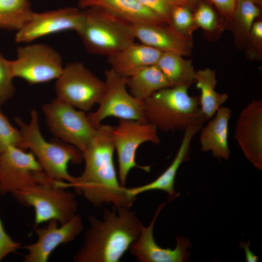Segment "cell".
<instances>
[{
    "mask_svg": "<svg viewBox=\"0 0 262 262\" xmlns=\"http://www.w3.org/2000/svg\"><path fill=\"white\" fill-rule=\"evenodd\" d=\"M168 26L178 33L189 37H192L193 33L197 29L192 10L178 3L172 9Z\"/></svg>",
    "mask_w": 262,
    "mask_h": 262,
    "instance_id": "obj_28",
    "label": "cell"
},
{
    "mask_svg": "<svg viewBox=\"0 0 262 262\" xmlns=\"http://www.w3.org/2000/svg\"><path fill=\"white\" fill-rule=\"evenodd\" d=\"M84 9L77 33L89 52L108 57L134 42L129 22L98 9Z\"/></svg>",
    "mask_w": 262,
    "mask_h": 262,
    "instance_id": "obj_5",
    "label": "cell"
},
{
    "mask_svg": "<svg viewBox=\"0 0 262 262\" xmlns=\"http://www.w3.org/2000/svg\"><path fill=\"white\" fill-rule=\"evenodd\" d=\"M113 127L100 124L86 148L82 152L85 167L74 182L63 183L66 189L74 188L93 206L104 204L131 208L136 198L121 186L114 162Z\"/></svg>",
    "mask_w": 262,
    "mask_h": 262,
    "instance_id": "obj_1",
    "label": "cell"
},
{
    "mask_svg": "<svg viewBox=\"0 0 262 262\" xmlns=\"http://www.w3.org/2000/svg\"><path fill=\"white\" fill-rule=\"evenodd\" d=\"M253 1H254L258 5H261L262 0H252Z\"/></svg>",
    "mask_w": 262,
    "mask_h": 262,
    "instance_id": "obj_37",
    "label": "cell"
},
{
    "mask_svg": "<svg viewBox=\"0 0 262 262\" xmlns=\"http://www.w3.org/2000/svg\"><path fill=\"white\" fill-rule=\"evenodd\" d=\"M224 16L225 27L230 26L237 0H209Z\"/></svg>",
    "mask_w": 262,
    "mask_h": 262,
    "instance_id": "obj_34",
    "label": "cell"
},
{
    "mask_svg": "<svg viewBox=\"0 0 262 262\" xmlns=\"http://www.w3.org/2000/svg\"><path fill=\"white\" fill-rule=\"evenodd\" d=\"M78 5L82 9H98L129 22L166 24L137 0H79Z\"/></svg>",
    "mask_w": 262,
    "mask_h": 262,
    "instance_id": "obj_20",
    "label": "cell"
},
{
    "mask_svg": "<svg viewBox=\"0 0 262 262\" xmlns=\"http://www.w3.org/2000/svg\"><path fill=\"white\" fill-rule=\"evenodd\" d=\"M250 243L249 242L240 243V247L245 251L246 259L248 262H258V257L254 255L249 249Z\"/></svg>",
    "mask_w": 262,
    "mask_h": 262,
    "instance_id": "obj_35",
    "label": "cell"
},
{
    "mask_svg": "<svg viewBox=\"0 0 262 262\" xmlns=\"http://www.w3.org/2000/svg\"><path fill=\"white\" fill-rule=\"evenodd\" d=\"M89 226L74 255V262H118L138 239L143 224L130 208L105 209L101 219L88 216Z\"/></svg>",
    "mask_w": 262,
    "mask_h": 262,
    "instance_id": "obj_2",
    "label": "cell"
},
{
    "mask_svg": "<svg viewBox=\"0 0 262 262\" xmlns=\"http://www.w3.org/2000/svg\"><path fill=\"white\" fill-rule=\"evenodd\" d=\"M55 182L36 184L12 194L18 203L33 209L34 227L51 220L62 224L77 213L78 204L75 195L56 186Z\"/></svg>",
    "mask_w": 262,
    "mask_h": 262,
    "instance_id": "obj_6",
    "label": "cell"
},
{
    "mask_svg": "<svg viewBox=\"0 0 262 262\" xmlns=\"http://www.w3.org/2000/svg\"><path fill=\"white\" fill-rule=\"evenodd\" d=\"M55 181L45 174L32 152L10 146L0 153V196Z\"/></svg>",
    "mask_w": 262,
    "mask_h": 262,
    "instance_id": "obj_12",
    "label": "cell"
},
{
    "mask_svg": "<svg viewBox=\"0 0 262 262\" xmlns=\"http://www.w3.org/2000/svg\"><path fill=\"white\" fill-rule=\"evenodd\" d=\"M37 240L23 247L26 251L24 262H47L51 254L60 245L72 242L83 230L82 216L77 213L67 222L60 224L56 220L48 222L44 227L34 228Z\"/></svg>",
    "mask_w": 262,
    "mask_h": 262,
    "instance_id": "obj_13",
    "label": "cell"
},
{
    "mask_svg": "<svg viewBox=\"0 0 262 262\" xmlns=\"http://www.w3.org/2000/svg\"><path fill=\"white\" fill-rule=\"evenodd\" d=\"M231 115L230 109L221 106L214 117L202 129L200 134L202 151H210L214 157L219 159H229V122Z\"/></svg>",
    "mask_w": 262,
    "mask_h": 262,
    "instance_id": "obj_21",
    "label": "cell"
},
{
    "mask_svg": "<svg viewBox=\"0 0 262 262\" xmlns=\"http://www.w3.org/2000/svg\"><path fill=\"white\" fill-rule=\"evenodd\" d=\"M164 75L170 87L190 86L195 82V71L192 61L180 54L163 52L156 64Z\"/></svg>",
    "mask_w": 262,
    "mask_h": 262,
    "instance_id": "obj_22",
    "label": "cell"
},
{
    "mask_svg": "<svg viewBox=\"0 0 262 262\" xmlns=\"http://www.w3.org/2000/svg\"><path fill=\"white\" fill-rule=\"evenodd\" d=\"M131 31L142 44L162 52L189 55L193 48L192 37L183 35L166 24L130 22Z\"/></svg>",
    "mask_w": 262,
    "mask_h": 262,
    "instance_id": "obj_17",
    "label": "cell"
},
{
    "mask_svg": "<svg viewBox=\"0 0 262 262\" xmlns=\"http://www.w3.org/2000/svg\"><path fill=\"white\" fill-rule=\"evenodd\" d=\"M13 79L10 60L6 59L0 53V105L5 103L14 95Z\"/></svg>",
    "mask_w": 262,
    "mask_h": 262,
    "instance_id": "obj_30",
    "label": "cell"
},
{
    "mask_svg": "<svg viewBox=\"0 0 262 262\" xmlns=\"http://www.w3.org/2000/svg\"><path fill=\"white\" fill-rule=\"evenodd\" d=\"M161 17L169 25L172 9L177 3L173 0H137Z\"/></svg>",
    "mask_w": 262,
    "mask_h": 262,
    "instance_id": "obj_32",
    "label": "cell"
},
{
    "mask_svg": "<svg viewBox=\"0 0 262 262\" xmlns=\"http://www.w3.org/2000/svg\"><path fill=\"white\" fill-rule=\"evenodd\" d=\"M194 21L197 28H201L210 38L217 37L226 28L222 21L208 4L200 3L193 13Z\"/></svg>",
    "mask_w": 262,
    "mask_h": 262,
    "instance_id": "obj_27",
    "label": "cell"
},
{
    "mask_svg": "<svg viewBox=\"0 0 262 262\" xmlns=\"http://www.w3.org/2000/svg\"><path fill=\"white\" fill-rule=\"evenodd\" d=\"M189 87H166L144 100L147 122L165 132L184 131L191 126L202 125L207 119L201 110L199 96L189 95Z\"/></svg>",
    "mask_w": 262,
    "mask_h": 262,
    "instance_id": "obj_3",
    "label": "cell"
},
{
    "mask_svg": "<svg viewBox=\"0 0 262 262\" xmlns=\"http://www.w3.org/2000/svg\"><path fill=\"white\" fill-rule=\"evenodd\" d=\"M162 51L134 42L108 57V63L120 75L129 78L147 66L157 64Z\"/></svg>",
    "mask_w": 262,
    "mask_h": 262,
    "instance_id": "obj_19",
    "label": "cell"
},
{
    "mask_svg": "<svg viewBox=\"0 0 262 262\" xmlns=\"http://www.w3.org/2000/svg\"><path fill=\"white\" fill-rule=\"evenodd\" d=\"M202 125L191 126L184 131V135L177 153L170 165L155 180L146 184L127 188L128 194L133 197L142 193L154 190L166 192L170 200L177 197L174 185L177 172L181 164L189 158L190 145L195 135L201 129Z\"/></svg>",
    "mask_w": 262,
    "mask_h": 262,
    "instance_id": "obj_18",
    "label": "cell"
},
{
    "mask_svg": "<svg viewBox=\"0 0 262 262\" xmlns=\"http://www.w3.org/2000/svg\"><path fill=\"white\" fill-rule=\"evenodd\" d=\"M260 15V9L252 0H237L229 28L239 48H245L252 25Z\"/></svg>",
    "mask_w": 262,
    "mask_h": 262,
    "instance_id": "obj_25",
    "label": "cell"
},
{
    "mask_svg": "<svg viewBox=\"0 0 262 262\" xmlns=\"http://www.w3.org/2000/svg\"><path fill=\"white\" fill-rule=\"evenodd\" d=\"M10 66L13 78L22 79L29 84L56 80L64 68L59 53L50 46L41 43L19 47L16 57L10 60Z\"/></svg>",
    "mask_w": 262,
    "mask_h": 262,
    "instance_id": "obj_10",
    "label": "cell"
},
{
    "mask_svg": "<svg viewBox=\"0 0 262 262\" xmlns=\"http://www.w3.org/2000/svg\"><path fill=\"white\" fill-rule=\"evenodd\" d=\"M246 56L251 60H260L262 56V21L256 20L249 32L245 46Z\"/></svg>",
    "mask_w": 262,
    "mask_h": 262,
    "instance_id": "obj_31",
    "label": "cell"
},
{
    "mask_svg": "<svg viewBox=\"0 0 262 262\" xmlns=\"http://www.w3.org/2000/svg\"><path fill=\"white\" fill-rule=\"evenodd\" d=\"M195 82L201 92L199 96L201 110L207 119H210L227 100L229 96L226 93L215 91L217 80L214 70L205 68L196 71Z\"/></svg>",
    "mask_w": 262,
    "mask_h": 262,
    "instance_id": "obj_23",
    "label": "cell"
},
{
    "mask_svg": "<svg viewBox=\"0 0 262 262\" xmlns=\"http://www.w3.org/2000/svg\"><path fill=\"white\" fill-rule=\"evenodd\" d=\"M47 124L55 136L82 152L95 135L97 128L84 111H78L57 98L42 106Z\"/></svg>",
    "mask_w": 262,
    "mask_h": 262,
    "instance_id": "obj_8",
    "label": "cell"
},
{
    "mask_svg": "<svg viewBox=\"0 0 262 262\" xmlns=\"http://www.w3.org/2000/svg\"><path fill=\"white\" fill-rule=\"evenodd\" d=\"M166 202L160 205L154 217L147 227H142L138 239L130 248L131 254L140 262H183L189 260L191 247L189 240L184 237L177 236L174 249L163 248L156 243L153 236V228L161 210Z\"/></svg>",
    "mask_w": 262,
    "mask_h": 262,
    "instance_id": "obj_15",
    "label": "cell"
},
{
    "mask_svg": "<svg viewBox=\"0 0 262 262\" xmlns=\"http://www.w3.org/2000/svg\"><path fill=\"white\" fill-rule=\"evenodd\" d=\"M33 12L29 0H0V29H20Z\"/></svg>",
    "mask_w": 262,
    "mask_h": 262,
    "instance_id": "obj_26",
    "label": "cell"
},
{
    "mask_svg": "<svg viewBox=\"0 0 262 262\" xmlns=\"http://www.w3.org/2000/svg\"><path fill=\"white\" fill-rule=\"evenodd\" d=\"M10 146L25 150L20 131L11 125L0 108V153Z\"/></svg>",
    "mask_w": 262,
    "mask_h": 262,
    "instance_id": "obj_29",
    "label": "cell"
},
{
    "mask_svg": "<svg viewBox=\"0 0 262 262\" xmlns=\"http://www.w3.org/2000/svg\"><path fill=\"white\" fill-rule=\"evenodd\" d=\"M83 18V11L73 7L33 12L31 19L17 31L15 41L17 43H30L43 36L62 32H77Z\"/></svg>",
    "mask_w": 262,
    "mask_h": 262,
    "instance_id": "obj_14",
    "label": "cell"
},
{
    "mask_svg": "<svg viewBox=\"0 0 262 262\" xmlns=\"http://www.w3.org/2000/svg\"><path fill=\"white\" fill-rule=\"evenodd\" d=\"M157 129L148 122L119 119L118 125L113 127L112 137L116 151L118 164V179L121 186L126 187L128 174L137 167L149 172V166H141L136 162V153L139 147L146 142L158 145L160 139Z\"/></svg>",
    "mask_w": 262,
    "mask_h": 262,
    "instance_id": "obj_11",
    "label": "cell"
},
{
    "mask_svg": "<svg viewBox=\"0 0 262 262\" xmlns=\"http://www.w3.org/2000/svg\"><path fill=\"white\" fill-rule=\"evenodd\" d=\"M127 79L111 68L105 71V88L99 106L96 111L87 114L96 128L109 116L147 122L143 101L135 98L127 90Z\"/></svg>",
    "mask_w": 262,
    "mask_h": 262,
    "instance_id": "obj_9",
    "label": "cell"
},
{
    "mask_svg": "<svg viewBox=\"0 0 262 262\" xmlns=\"http://www.w3.org/2000/svg\"><path fill=\"white\" fill-rule=\"evenodd\" d=\"M30 115L29 123L18 117L15 119L21 134L25 149L31 150L50 179L73 183L75 177L69 173L68 164L70 163L81 164L83 160L82 152L66 142L46 141L39 129L37 112L33 108Z\"/></svg>",
    "mask_w": 262,
    "mask_h": 262,
    "instance_id": "obj_4",
    "label": "cell"
},
{
    "mask_svg": "<svg viewBox=\"0 0 262 262\" xmlns=\"http://www.w3.org/2000/svg\"><path fill=\"white\" fill-rule=\"evenodd\" d=\"M21 244L14 240L5 231L0 220V262L9 255L16 252Z\"/></svg>",
    "mask_w": 262,
    "mask_h": 262,
    "instance_id": "obj_33",
    "label": "cell"
},
{
    "mask_svg": "<svg viewBox=\"0 0 262 262\" xmlns=\"http://www.w3.org/2000/svg\"><path fill=\"white\" fill-rule=\"evenodd\" d=\"M105 88V82L78 62L64 66L55 86L57 99L84 112L99 103Z\"/></svg>",
    "mask_w": 262,
    "mask_h": 262,
    "instance_id": "obj_7",
    "label": "cell"
},
{
    "mask_svg": "<svg viewBox=\"0 0 262 262\" xmlns=\"http://www.w3.org/2000/svg\"><path fill=\"white\" fill-rule=\"evenodd\" d=\"M175 2L184 5L189 7L191 10L195 9L200 3L201 0H173Z\"/></svg>",
    "mask_w": 262,
    "mask_h": 262,
    "instance_id": "obj_36",
    "label": "cell"
},
{
    "mask_svg": "<svg viewBox=\"0 0 262 262\" xmlns=\"http://www.w3.org/2000/svg\"><path fill=\"white\" fill-rule=\"evenodd\" d=\"M127 87L135 98L143 101L156 92L170 87L156 65L145 67L127 79Z\"/></svg>",
    "mask_w": 262,
    "mask_h": 262,
    "instance_id": "obj_24",
    "label": "cell"
},
{
    "mask_svg": "<svg viewBox=\"0 0 262 262\" xmlns=\"http://www.w3.org/2000/svg\"><path fill=\"white\" fill-rule=\"evenodd\" d=\"M234 137L247 159L262 170V101L253 99L240 113Z\"/></svg>",
    "mask_w": 262,
    "mask_h": 262,
    "instance_id": "obj_16",
    "label": "cell"
}]
</instances>
